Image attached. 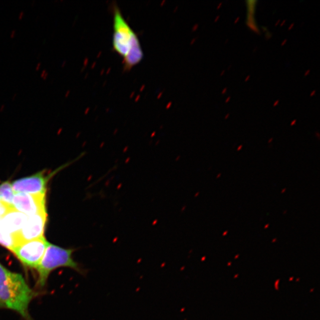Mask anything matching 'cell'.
<instances>
[{"label":"cell","instance_id":"cell-1","mask_svg":"<svg viewBox=\"0 0 320 320\" xmlns=\"http://www.w3.org/2000/svg\"><path fill=\"white\" fill-rule=\"evenodd\" d=\"M34 296L23 276L9 271L0 263V302L5 308L18 313L26 320H31L28 306Z\"/></svg>","mask_w":320,"mask_h":320},{"label":"cell","instance_id":"cell-2","mask_svg":"<svg viewBox=\"0 0 320 320\" xmlns=\"http://www.w3.org/2000/svg\"><path fill=\"white\" fill-rule=\"evenodd\" d=\"M113 48L123 58L125 69L130 70L142 61L144 52L137 34L116 5L113 7Z\"/></svg>","mask_w":320,"mask_h":320},{"label":"cell","instance_id":"cell-3","mask_svg":"<svg viewBox=\"0 0 320 320\" xmlns=\"http://www.w3.org/2000/svg\"><path fill=\"white\" fill-rule=\"evenodd\" d=\"M74 252V249H64L49 243L42 261L36 268L37 286L40 288L45 287L49 275L59 268H70L82 275H86V269L74 261L72 256Z\"/></svg>","mask_w":320,"mask_h":320},{"label":"cell","instance_id":"cell-4","mask_svg":"<svg viewBox=\"0 0 320 320\" xmlns=\"http://www.w3.org/2000/svg\"><path fill=\"white\" fill-rule=\"evenodd\" d=\"M45 237L18 244L11 252L26 268L36 269L49 245Z\"/></svg>","mask_w":320,"mask_h":320},{"label":"cell","instance_id":"cell-5","mask_svg":"<svg viewBox=\"0 0 320 320\" xmlns=\"http://www.w3.org/2000/svg\"><path fill=\"white\" fill-rule=\"evenodd\" d=\"M54 174H47L45 171L34 175L15 180L11 183L15 193L30 195H46L47 185Z\"/></svg>","mask_w":320,"mask_h":320},{"label":"cell","instance_id":"cell-6","mask_svg":"<svg viewBox=\"0 0 320 320\" xmlns=\"http://www.w3.org/2000/svg\"><path fill=\"white\" fill-rule=\"evenodd\" d=\"M12 207L27 216L46 211V195L15 193Z\"/></svg>","mask_w":320,"mask_h":320},{"label":"cell","instance_id":"cell-7","mask_svg":"<svg viewBox=\"0 0 320 320\" xmlns=\"http://www.w3.org/2000/svg\"><path fill=\"white\" fill-rule=\"evenodd\" d=\"M46 220V212L27 216L26 223L18 234L17 245L27 241L45 237L44 233H45Z\"/></svg>","mask_w":320,"mask_h":320},{"label":"cell","instance_id":"cell-8","mask_svg":"<svg viewBox=\"0 0 320 320\" xmlns=\"http://www.w3.org/2000/svg\"><path fill=\"white\" fill-rule=\"evenodd\" d=\"M27 218L26 215L12 208L1 219L3 226L6 230L15 237L17 241V245L18 234L26 223Z\"/></svg>","mask_w":320,"mask_h":320},{"label":"cell","instance_id":"cell-9","mask_svg":"<svg viewBox=\"0 0 320 320\" xmlns=\"http://www.w3.org/2000/svg\"><path fill=\"white\" fill-rule=\"evenodd\" d=\"M0 245L11 251L17 245V241L15 237L9 233L0 220Z\"/></svg>","mask_w":320,"mask_h":320},{"label":"cell","instance_id":"cell-10","mask_svg":"<svg viewBox=\"0 0 320 320\" xmlns=\"http://www.w3.org/2000/svg\"><path fill=\"white\" fill-rule=\"evenodd\" d=\"M14 195L15 193L10 182H5L0 185V201L12 206Z\"/></svg>","mask_w":320,"mask_h":320},{"label":"cell","instance_id":"cell-11","mask_svg":"<svg viewBox=\"0 0 320 320\" xmlns=\"http://www.w3.org/2000/svg\"><path fill=\"white\" fill-rule=\"evenodd\" d=\"M257 1H247V11H248V14H250V15H255V9H256V4L257 3Z\"/></svg>","mask_w":320,"mask_h":320},{"label":"cell","instance_id":"cell-12","mask_svg":"<svg viewBox=\"0 0 320 320\" xmlns=\"http://www.w3.org/2000/svg\"><path fill=\"white\" fill-rule=\"evenodd\" d=\"M228 91V88L227 87H225L223 91H221V94L222 95H224L227 93V92Z\"/></svg>","mask_w":320,"mask_h":320},{"label":"cell","instance_id":"cell-13","mask_svg":"<svg viewBox=\"0 0 320 320\" xmlns=\"http://www.w3.org/2000/svg\"><path fill=\"white\" fill-rule=\"evenodd\" d=\"M310 72H311V69H308V70L306 71L305 74H304V76H305V77H307V76L310 75Z\"/></svg>","mask_w":320,"mask_h":320},{"label":"cell","instance_id":"cell-14","mask_svg":"<svg viewBox=\"0 0 320 320\" xmlns=\"http://www.w3.org/2000/svg\"><path fill=\"white\" fill-rule=\"evenodd\" d=\"M23 15H24V12L23 11H21L20 12V14H19V15H18L19 20H21V19H22V18H23Z\"/></svg>","mask_w":320,"mask_h":320},{"label":"cell","instance_id":"cell-15","mask_svg":"<svg viewBox=\"0 0 320 320\" xmlns=\"http://www.w3.org/2000/svg\"><path fill=\"white\" fill-rule=\"evenodd\" d=\"M316 93H317V90H313V91L312 92V93H310V97H313V96H315V95H316Z\"/></svg>","mask_w":320,"mask_h":320},{"label":"cell","instance_id":"cell-16","mask_svg":"<svg viewBox=\"0 0 320 320\" xmlns=\"http://www.w3.org/2000/svg\"><path fill=\"white\" fill-rule=\"evenodd\" d=\"M280 100H277V101H275V102L273 104L274 107H277L278 106V104H280Z\"/></svg>","mask_w":320,"mask_h":320},{"label":"cell","instance_id":"cell-17","mask_svg":"<svg viewBox=\"0 0 320 320\" xmlns=\"http://www.w3.org/2000/svg\"><path fill=\"white\" fill-rule=\"evenodd\" d=\"M220 18H221L220 15H218L215 18V20H214L215 23H217V22H218V20H220Z\"/></svg>","mask_w":320,"mask_h":320},{"label":"cell","instance_id":"cell-18","mask_svg":"<svg viewBox=\"0 0 320 320\" xmlns=\"http://www.w3.org/2000/svg\"><path fill=\"white\" fill-rule=\"evenodd\" d=\"M286 23H287V20L286 19H285V20H284L283 21L281 22L280 24L281 27L284 26V25L286 24Z\"/></svg>","mask_w":320,"mask_h":320},{"label":"cell","instance_id":"cell-19","mask_svg":"<svg viewBox=\"0 0 320 320\" xmlns=\"http://www.w3.org/2000/svg\"><path fill=\"white\" fill-rule=\"evenodd\" d=\"M287 42H288L287 39H284L283 42H282L281 43V46H284V45H286V43H287Z\"/></svg>","mask_w":320,"mask_h":320},{"label":"cell","instance_id":"cell-20","mask_svg":"<svg viewBox=\"0 0 320 320\" xmlns=\"http://www.w3.org/2000/svg\"><path fill=\"white\" fill-rule=\"evenodd\" d=\"M294 26H295V23H294L291 24L290 25V27H288V30H289V31L292 30L293 28H294Z\"/></svg>","mask_w":320,"mask_h":320},{"label":"cell","instance_id":"cell-21","mask_svg":"<svg viewBox=\"0 0 320 320\" xmlns=\"http://www.w3.org/2000/svg\"><path fill=\"white\" fill-rule=\"evenodd\" d=\"M15 30H13L11 32V34H10L11 37L13 38L15 36Z\"/></svg>","mask_w":320,"mask_h":320},{"label":"cell","instance_id":"cell-22","mask_svg":"<svg viewBox=\"0 0 320 320\" xmlns=\"http://www.w3.org/2000/svg\"><path fill=\"white\" fill-rule=\"evenodd\" d=\"M240 20V17H237L235 21H234V24H236L238 23Z\"/></svg>","mask_w":320,"mask_h":320},{"label":"cell","instance_id":"cell-23","mask_svg":"<svg viewBox=\"0 0 320 320\" xmlns=\"http://www.w3.org/2000/svg\"><path fill=\"white\" fill-rule=\"evenodd\" d=\"M40 66H41V63L40 62L38 63V64H37V65L36 66V71L39 70V68H40Z\"/></svg>","mask_w":320,"mask_h":320},{"label":"cell","instance_id":"cell-24","mask_svg":"<svg viewBox=\"0 0 320 320\" xmlns=\"http://www.w3.org/2000/svg\"><path fill=\"white\" fill-rule=\"evenodd\" d=\"M280 24H281V19H279V20L277 22H276V23L275 24V26L277 27Z\"/></svg>","mask_w":320,"mask_h":320},{"label":"cell","instance_id":"cell-25","mask_svg":"<svg viewBox=\"0 0 320 320\" xmlns=\"http://www.w3.org/2000/svg\"><path fill=\"white\" fill-rule=\"evenodd\" d=\"M222 6H223V2L219 3V4H218L217 7V9H218V10L220 9L222 7Z\"/></svg>","mask_w":320,"mask_h":320},{"label":"cell","instance_id":"cell-26","mask_svg":"<svg viewBox=\"0 0 320 320\" xmlns=\"http://www.w3.org/2000/svg\"><path fill=\"white\" fill-rule=\"evenodd\" d=\"M231 97L230 96L228 97L226 101H225V102H226V103H229L231 100Z\"/></svg>","mask_w":320,"mask_h":320},{"label":"cell","instance_id":"cell-27","mask_svg":"<svg viewBox=\"0 0 320 320\" xmlns=\"http://www.w3.org/2000/svg\"><path fill=\"white\" fill-rule=\"evenodd\" d=\"M297 119L293 120L292 122H291V126H294V125H296V123H297Z\"/></svg>","mask_w":320,"mask_h":320},{"label":"cell","instance_id":"cell-28","mask_svg":"<svg viewBox=\"0 0 320 320\" xmlns=\"http://www.w3.org/2000/svg\"><path fill=\"white\" fill-rule=\"evenodd\" d=\"M250 77H251V76H250V75H247V77H246V79H245V81L246 82H247V81H249V80H250Z\"/></svg>","mask_w":320,"mask_h":320},{"label":"cell","instance_id":"cell-29","mask_svg":"<svg viewBox=\"0 0 320 320\" xmlns=\"http://www.w3.org/2000/svg\"><path fill=\"white\" fill-rule=\"evenodd\" d=\"M225 74H226V70H225L224 69V70L222 71L221 72V74H220L221 77H223V76H224Z\"/></svg>","mask_w":320,"mask_h":320},{"label":"cell","instance_id":"cell-30","mask_svg":"<svg viewBox=\"0 0 320 320\" xmlns=\"http://www.w3.org/2000/svg\"><path fill=\"white\" fill-rule=\"evenodd\" d=\"M46 70H43L42 72V74H41L40 75V77L43 78V76L45 75V74H46Z\"/></svg>","mask_w":320,"mask_h":320},{"label":"cell","instance_id":"cell-31","mask_svg":"<svg viewBox=\"0 0 320 320\" xmlns=\"http://www.w3.org/2000/svg\"><path fill=\"white\" fill-rule=\"evenodd\" d=\"M47 76H48V72H46V74H45V75L43 76V77L44 80H46V79L47 77Z\"/></svg>","mask_w":320,"mask_h":320},{"label":"cell","instance_id":"cell-32","mask_svg":"<svg viewBox=\"0 0 320 320\" xmlns=\"http://www.w3.org/2000/svg\"><path fill=\"white\" fill-rule=\"evenodd\" d=\"M0 309H5V307L3 305L2 303L0 302Z\"/></svg>","mask_w":320,"mask_h":320},{"label":"cell","instance_id":"cell-33","mask_svg":"<svg viewBox=\"0 0 320 320\" xmlns=\"http://www.w3.org/2000/svg\"><path fill=\"white\" fill-rule=\"evenodd\" d=\"M230 116V113H227V115H226V116H225V119L227 120V119H229Z\"/></svg>","mask_w":320,"mask_h":320},{"label":"cell","instance_id":"cell-34","mask_svg":"<svg viewBox=\"0 0 320 320\" xmlns=\"http://www.w3.org/2000/svg\"><path fill=\"white\" fill-rule=\"evenodd\" d=\"M4 108H5V105L4 104H2V105L1 107V108H0V111H2L4 109Z\"/></svg>","mask_w":320,"mask_h":320},{"label":"cell","instance_id":"cell-35","mask_svg":"<svg viewBox=\"0 0 320 320\" xmlns=\"http://www.w3.org/2000/svg\"><path fill=\"white\" fill-rule=\"evenodd\" d=\"M262 28H263V31H265H265H268V28L266 27H263Z\"/></svg>","mask_w":320,"mask_h":320},{"label":"cell","instance_id":"cell-36","mask_svg":"<svg viewBox=\"0 0 320 320\" xmlns=\"http://www.w3.org/2000/svg\"><path fill=\"white\" fill-rule=\"evenodd\" d=\"M17 94H14V96H13V97H12V100H14L15 99V97H17Z\"/></svg>","mask_w":320,"mask_h":320},{"label":"cell","instance_id":"cell-37","mask_svg":"<svg viewBox=\"0 0 320 320\" xmlns=\"http://www.w3.org/2000/svg\"><path fill=\"white\" fill-rule=\"evenodd\" d=\"M232 67V65H230L229 66V68H228V70H230V69Z\"/></svg>","mask_w":320,"mask_h":320},{"label":"cell","instance_id":"cell-38","mask_svg":"<svg viewBox=\"0 0 320 320\" xmlns=\"http://www.w3.org/2000/svg\"><path fill=\"white\" fill-rule=\"evenodd\" d=\"M258 49V47H255V50H253V52H256V50H257V49Z\"/></svg>","mask_w":320,"mask_h":320},{"label":"cell","instance_id":"cell-39","mask_svg":"<svg viewBox=\"0 0 320 320\" xmlns=\"http://www.w3.org/2000/svg\"><path fill=\"white\" fill-rule=\"evenodd\" d=\"M228 42H229V39H227L226 42H225V44H227L228 43Z\"/></svg>","mask_w":320,"mask_h":320},{"label":"cell","instance_id":"cell-40","mask_svg":"<svg viewBox=\"0 0 320 320\" xmlns=\"http://www.w3.org/2000/svg\"><path fill=\"white\" fill-rule=\"evenodd\" d=\"M242 145H241V146H240V147H239V149H238V150H240V149H241V148H242Z\"/></svg>","mask_w":320,"mask_h":320},{"label":"cell","instance_id":"cell-41","mask_svg":"<svg viewBox=\"0 0 320 320\" xmlns=\"http://www.w3.org/2000/svg\"><path fill=\"white\" fill-rule=\"evenodd\" d=\"M272 140H273V138H271L270 140H269V142H271Z\"/></svg>","mask_w":320,"mask_h":320},{"label":"cell","instance_id":"cell-42","mask_svg":"<svg viewBox=\"0 0 320 320\" xmlns=\"http://www.w3.org/2000/svg\"><path fill=\"white\" fill-rule=\"evenodd\" d=\"M65 64V61H64V62L63 63L62 66L64 65V64Z\"/></svg>","mask_w":320,"mask_h":320}]
</instances>
